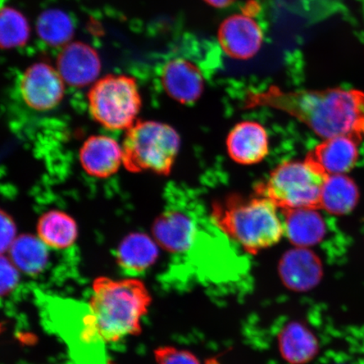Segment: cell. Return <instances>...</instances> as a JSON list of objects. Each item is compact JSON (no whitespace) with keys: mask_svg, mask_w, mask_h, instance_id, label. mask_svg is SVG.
I'll return each instance as SVG.
<instances>
[{"mask_svg":"<svg viewBox=\"0 0 364 364\" xmlns=\"http://www.w3.org/2000/svg\"><path fill=\"white\" fill-rule=\"evenodd\" d=\"M38 237L49 248H70L78 238V226L74 218L60 210H50L39 218Z\"/></svg>","mask_w":364,"mask_h":364,"instance_id":"obj_18","label":"cell"},{"mask_svg":"<svg viewBox=\"0 0 364 364\" xmlns=\"http://www.w3.org/2000/svg\"><path fill=\"white\" fill-rule=\"evenodd\" d=\"M263 27L252 14H234L223 21L218 39L223 52L234 59L247 60L261 49L264 41Z\"/></svg>","mask_w":364,"mask_h":364,"instance_id":"obj_9","label":"cell"},{"mask_svg":"<svg viewBox=\"0 0 364 364\" xmlns=\"http://www.w3.org/2000/svg\"><path fill=\"white\" fill-rule=\"evenodd\" d=\"M159 245L144 233H132L118 245L116 259L118 265L130 275L141 274L156 262Z\"/></svg>","mask_w":364,"mask_h":364,"instance_id":"obj_17","label":"cell"},{"mask_svg":"<svg viewBox=\"0 0 364 364\" xmlns=\"http://www.w3.org/2000/svg\"><path fill=\"white\" fill-rule=\"evenodd\" d=\"M279 271L284 284L295 291L313 289L323 276L320 258L312 250L304 247L288 250L281 259Z\"/></svg>","mask_w":364,"mask_h":364,"instance_id":"obj_14","label":"cell"},{"mask_svg":"<svg viewBox=\"0 0 364 364\" xmlns=\"http://www.w3.org/2000/svg\"><path fill=\"white\" fill-rule=\"evenodd\" d=\"M156 364H201L193 353L171 346H164L154 351Z\"/></svg>","mask_w":364,"mask_h":364,"instance_id":"obj_24","label":"cell"},{"mask_svg":"<svg viewBox=\"0 0 364 364\" xmlns=\"http://www.w3.org/2000/svg\"><path fill=\"white\" fill-rule=\"evenodd\" d=\"M29 26L24 16L11 8H6L1 14V43L3 48L19 47L26 42Z\"/></svg>","mask_w":364,"mask_h":364,"instance_id":"obj_23","label":"cell"},{"mask_svg":"<svg viewBox=\"0 0 364 364\" xmlns=\"http://www.w3.org/2000/svg\"><path fill=\"white\" fill-rule=\"evenodd\" d=\"M359 197L358 186L349 176H330L323 186L321 209L332 215H346L356 208Z\"/></svg>","mask_w":364,"mask_h":364,"instance_id":"obj_19","label":"cell"},{"mask_svg":"<svg viewBox=\"0 0 364 364\" xmlns=\"http://www.w3.org/2000/svg\"><path fill=\"white\" fill-rule=\"evenodd\" d=\"M40 38L53 45H65L70 40L74 26L66 14L58 11H49L40 16L38 22Z\"/></svg>","mask_w":364,"mask_h":364,"instance_id":"obj_22","label":"cell"},{"mask_svg":"<svg viewBox=\"0 0 364 364\" xmlns=\"http://www.w3.org/2000/svg\"><path fill=\"white\" fill-rule=\"evenodd\" d=\"M0 267H1V296L2 298L13 292L19 284L20 275L19 270L14 265L10 258L6 257L2 254L1 262H0Z\"/></svg>","mask_w":364,"mask_h":364,"instance_id":"obj_25","label":"cell"},{"mask_svg":"<svg viewBox=\"0 0 364 364\" xmlns=\"http://www.w3.org/2000/svg\"><path fill=\"white\" fill-rule=\"evenodd\" d=\"M361 141L362 139L353 135L324 139L308 153L306 161L326 176L345 174L356 166Z\"/></svg>","mask_w":364,"mask_h":364,"instance_id":"obj_10","label":"cell"},{"mask_svg":"<svg viewBox=\"0 0 364 364\" xmlns=\"http://www.w3.org/2000/svg\"><path fill=\"white\" fill-rule=\"evenodd\" d=\"M152 297L142 281L100 277L94 281L88 318L103 343H114L142 331Z\"/></svg>","mask_w":364,"mask_h":364,"instance_id":"obj_2","label":"cell"},{"mask_svg":"<svg viewBox=\"0 0 364 364\" xmlns=\"http://www.w3.org/2000/svg\"><path fill=\"white\" fill-rule=\"evenodd\" d=\"M88 105L91 117L105 129L127 131L136 122L142 99L133 77L108 75L95 82Z\"/></svg>","mask_w":364,"mask_h":364,"instance_id":"obj_6","label":"cell"},{"mask_svg":"<svg viewBox=\"0 0 364 364\" xmlns=\"http://www.w3.org/2000/svg\"><path fill=\"white\" fill-rule=\"evenodd\" d=\"M203 62L192 56L177 55L164 63L161 72L163 89L176 102L191 105L203 92L208 72Z\"/></svg>","mask_w":364,"mask_h":364,"instance_id":"obj_7","label":"cell"},{"mask_svg":"<svg viewBox=\"0 0 364 364\" xmlns=\"http://www.w3.org/2000/svg\"><path fill=\"white\" fill-rule=\"evenodd\" d=\"M180 146V135L174 127L156 121H136L126 131L122 144V164L130 172L168 176Z\"/></svg>","mask_w":364,"mask_h":364,"instance_id":"obj_4","label":"cell"},{"mask_svg":"<svg viewBox=\"0 0 364 364\" xmlns=\"http://www.w3.org/2000/svg\"><path fill=\"white\" fill-rule=\"evenodd\" d=\"M7 254V257L18 270L27 275H38L48 266V247L33 235L18 236Z\"/></svg>","mask_w":364,"mask_h":364,"instance_id":"obj_21","label":"cell"},{"mask_svg":"<svg viewBox=\"0 0 364 364\" xmlns=\"http://www.w3.org/2000/svg\"><path fill=\"white\" fill-rule=\"evenodd\" d=\"M325 175L304 161L282 163L271 172L268 178L259 183L255 193L270 199L280 210L287 209H321Z\"/></svg>","mask_w":364,"mask_h":364,"instance_id":"obj_5","label":"cell"},{"mask_svg":"<svg viewBox=\"0 0 364 364\" xmlns=\"http://www.w3.org/2000/svg\"><path fill=\"white\" fill-rule=\"evenodd\" d=\"M79 157L83 170L95 178H108L124 165L122 145L106 135L90 136L82 145Z\"/></svg>","mask_w":364,"mask_h":364,"instance_id":"obj_13","label":"cell"},{"mask_svg":"<svg viewBox=\"0 0 364 364\" xmlns=\"http://www.w3.org/2000/svg\"><path fill=\"white\" fill-rule=\"evenodd\" d=\"M226 145L230 157L244 166L256 165L269 153V139L266 129L253 121L236 124L228 135Z\"/></svg>","mask_w":364,"mask_h":364,"instance_id":"obj_11","label":"cell"},{"mask_svg":"<svg viewBox=\"0 0 364 364\" xmlns=\"http://www.w3.org/2000/svg\"><path fill=\"white\" fill-rule=\"evenodd\" d=\"M204 1L212 7L222 9L231 6L235 0H204Z\"/></svg>","mask_w":364,"mask_h":364,"instance_id":"obj_27","label":"cell"},{"mask_svg":"<svg viewBox=\"0 0 364 364\" xmlns=\"http://www.w3.org/2000/svg\"><path fill=\"white\" fill-rule=\"evenodd\" d=\"M279 208L270 199L231 193L216 200L211 216L216 225L250 254H257L279 243L284 235Z\"/></svg>","mask_w":364,"mask_h":364,"instance_id":"obj_3","label":"cell"},{"mask_svg":"<svg viewBox=\"0 0 364 364\" xmlns=\"http://www.w3.org/2000/svg\"><path fill=\"white\" fill-rule=\"evenodd\" d=\"M57 65L63 81L75 87H84L97 81L101 71V60L95 49L79 42L63 48Z\"/></svg>","mask_w":364,"mask_h":364,"instance_id":"obj_12","label":"cell"},{"mask_svg":"<svg viewBox=\"0 0 364 364\" xmlns=\"http://www.w3.org/2000/svg\"><path fill=\"white\" fill-rule=\"evenodd\" d=\"M282 356L291 364H306L312 360L318 351L316 336L299 322L285 326L279 336Z\"/></svg>","mask_w":364,"mask_h":364,"instance_id":"obj_20","label":"cell"},{"mask_svg":"<svg viewBox=\"0 0 364 364\" xmlns=\"http://www.w3.org/2000/svg\"><path fill=\"white\" fill-rule=\"evenodd\" d=\"M65 84L58 70L45 63H35L21 76V97L26 106L35 111L53 110L65 97Z\"/></svg>","mask_w":364,"mask_h":364,"instance_id":"obj_8","label":"cell"},{"mask_svg":"<svg viewBox=\"0 0 364 364\" xmlns=\"http://www.w3.org/2000/svg\"><path fill=\"white\" fill-rule=\"evenodd\" d=\"M152 232L159 247L172 253H183L192 247L196 225L186 213L173 209L156 218Z\"/></svg>","mask_w":364,"mask_h":364,"instance_id":"obj_15","label":"cell"},{"mask_svg":"<svg viewBox=\"0 0 364 364\" xmlns=\"http://www.w3.org/2000/svg\"><path fill=\"white\" fill-rule=\"evenodd\" d=\"M281 212L284 215V235L295 247H314L324 240L326 225L317 209H287Z\"/></svg>","mask_w":364,"mask_h":364,"instance_id":"obj_16","label":"cell"},{"mask_svg":"<svg viewBox=\"0 0 364 364\" xmlns=\"http://www.w3.org/2000/svg\"><path fill=\"white\" fill-rule=\"evenodd\" d=\"M1 252L7 253L14 241L16 240V226L12 217L9 213L1 211Z\"/></svg>","mask_w":364,"mask_h":364,"instance_id":"obj_26","label":"cell"},{"mask_svg":"<svg viewBox=\"0 0 364 364\" xmlns=\"http://www.w3.org/2000/svg\"><path fill=\"white\" fill-rule=\"evenodd\" d=\"M245 108L275 109L296 118L326 139L341 135H364V92L340 87L284 90L270 86L250 90Z\"/></svg>","mask_w":364,"mask_h":364,"instance_id":"obj_1","label":"cell"}]
</instances>
